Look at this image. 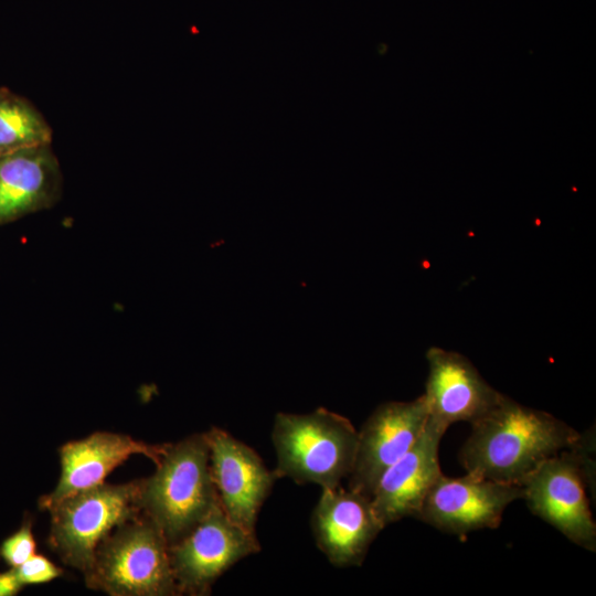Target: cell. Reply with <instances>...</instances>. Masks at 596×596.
<instances>
[{
	"label": "cell",
	"instance_id": "6da1fadb",
	"mask_svg": "<svg viewBox=\"0 0 596 596\" xmlns=\"http://www.w3.org/2000/svg\"><path fill=\"white\" fill-rule=\"evenodd\" d=\"M471 426V434L459 454L466 471L518 486L581 435L552 414L519 404L504 394Z\"/></svg>",
	"mask_w": 596,
	"mask_h": 596
},
{
	"label": "cell",
	"instance_id": "7a4b0ae2",
	"mask_svg": "<svg viewBox=\"0 0 596 596\" xmlns=\"http://www.w3.org/2000/svg\"><path fill=\"white\" fill-rule=\"evenodd\" d=\"M156 466L152 476L140 480L138 507L171 545L219 503L205 434L169 444Z\"/></svg>",
	"mask_w": 596,
	"mask_h": 596
},
{
	"label": "cell",
	"instance_id": "3957f363",
	"mask_svg": "<svg viewBox=\"0 0 596 596\" xmlns=\"http://www.w3.org/2000/svg\"><path fill=\"white\" fill-rule=\"evenodd\" d=\"M272 440L279 478L334 488L353 468L358 430L348 418L326 408L308 414L278 413Z\"/></svg>",
	"mask_w": 596,
	"mask_h": 596
},
{
	"label": "cell",
	"instance_id": "277c9868",
	"mask_svg": "<svg viewBox=\"0 0 596 596\" xmlns=\"http://www.w3.org/2000/svg\"><path fill=\"white\" fill-rule=\"evenodd\" d=\"M594 454L593 429L546 459L522 482L523 499L532 513L590 552L596 550V525L585 487L595 485Z\"/></svg>",
	"mask_w": 596,
	"mask_h": 596
},
{
	"label": "cell",
	"instance_id": "5b68a950",
	"mask_svg": "<svg viewBox=\"0 0 596 596\" xmlns=\"http://www.w3.org/2000/svg\"><path fill=\"white\" fill-rule=\"evenodd\" d=\"M86 585L113 596H170L179 589L169 544L141 512L117 525L96 547Z\"/></svg>",
	"mask_w": 596,
	"mask_h": 596
},
{
	"label": "cell",
	"instance_id": "8992f818",
	"mask_svg": "<svg viewBox=\"0 0 596 596\" xmlns=\"http://www.w3.org/2000/svg\"><path fill=\"white\" fill-rule=\"evenodd\" d=\"M140 480L100 483L66 496L46 510L51 514L49 543L60 558L86 572L96 547L117 525L140 513Z\"/></svg>",
	"mask_w": 596,
	"mask_h": 596
},
{
	"label": "cell",
	"instance_id": "52a82bcc",
	"mask_svg": "<svg viewBox=\"0 0 596 596\" xmlns=\"http://www.w3.org/2000/svg\"><path fill=\"white\" fill-rule=\"evenodd\" d=\"M259 551L256 533L232 522L216 503L182 539L169 545L179 594L207 595L226 570Z\"/></svg>",
	"mask_w": 596,
	"mask_h": 596
},
{
	"label": "cell",
	"instance_id": "ba28073f",
	"mask_svg": "<svg viewBox=\"0 0 596 596\" xmlns=\"http://www.w3.org/2000/svg\"><path fill=\"white\" fill-rule=\"evenodd\" d=\"M523 499V488L472 473L451 478L441 475L427 492L417 519L451 534L496 529L505 508Z\"/></svg>",
	"mask_w": 596,
	"mask_h": 596
},
{
	"label": "cell",
	"instance_id": "9c48e42d",
	"mask_svg": "<svg viewBox=\"0 0 596 596\" xmlns=\"http://www.w3.org/2000/svg\"><path fill=\"white\" fill-rule=\"evenodd\" d=\"M427 419L424 394L409 402L379 405L358 432L356 454L347 488L371 498L384 471L421 437Z\"/></svg>",
	"mask_w": 596,
	"mask_h": 596
},
{
	"label": "cell",
	"instance_id": "30bf717a",
	"mask_svg": "<svg viewBox=\"0 0 596 596\" xmlns=\"http://www.w3.org/2000/svg\"><path fill=\"white\" fill-rule=\"evenodd\" d=\"M210 449V471L219 503L227 518L255 533L259 510L279 478L258 454L228 432L212 427L204 433Z\"/></svg>",
	"mask_w": 596,
	"mask_h": 596
},
{
	"label": "cell",
	"instance_id": "8fae6325",
	"mask_svg": "<svg viewBox=\"0 0 596 596\" xmlns=\"http://www.w3.org/2000/svg\"><path fill=\"white\" fill-rule=\"evenodd\" d=\"M311 528L317 546L338 567L360 566L384 529L371 498L341 485L322 489Z\"/></svg>",
	"mask_w": 596,
	"mask_h": 596
},
{
	"label": "cell",
	"instance_id": "7c38bea8",
	"mask_svg": "<svg viewBox=\"0 0 596 596\" xmlns=\"http://www.w3.org/2000/svg\"><path fill=\"white\" fill-rule=\"evenodd\" d=\"M426 359L429 372L424 396L433 422L446 429L459 421L472 424L498 404L502 393L465 355L432 347Z\"/></svg>",
	"mask_w": 596,
	"mask_h": 596
},
{
	"label": "cell",
	"instance_id": "4fadbf2b",
	"mask_svg": "<svg viewBox=\"0 0 596 596\" xmlns=\"http://www.w3.org/2000/svg\"><path fill=\"white\" fill-rule=\"evenodd\" d=\"M446 430L428 418L417 441L381 476L371 503L384 528L418 514L427 492L443 475L438 449Z\"/></svg>",
	"mask_w": 596,
	"mask_h": 596
},
{
	"label": "cell",
	"instance_id": "5bb4252c",
	"mask_svg": "<svg viewBox=\"0 0 596 596\" xmlns=\"http://www.w3.org/2000/svg\"><path fill=\"white\" fill-rule=\"evenodd\" d=\"M168 446L149 445L107 432L66 443L60 448V480L50 494L40 499V507L47 509L68 494L103 483L106 476L131 455L147 456L157 465Z\"/></svg>",
	"mask_w": 596,
	"mask_h": 596
},
{
	"label": "cell",
	"instance_id": "9a60e30c",
	"mask_svg": "<svg viewBox=\"0 0 596 596\" xmlns=\"http://www.w3.org/2000/svg\"><path fill=\"white\" fill-rule=\"evenodd\" d=\"M62 187L61 167L51 145L0 156V225L52 207Z\"/></svg>",
	"mask_w": 596,
	"mask_h": 596
},
{
	"label": "cell",
	"instance_id": "2e32d148",
	"mask_svg": "<svg viewBox=\"0 0 596 596\" xmlns=\"http://www.w3.org/2000/svg\"><path fill=\"white\" fill-rule=\"evenodd\" d=\"M52 128L25 97L0 86V156L51 145Z\"/></svg>",
	"mask_w": 596,
	"mask_h": 596
},
{
	"label": "cell",
	"instance_id": "e0dca14e",
	"mask_svg": "<svg viewBox=\"0 0 596 596\" xmlns=\"http://www.w3.org/2000/svg\"><path fill=\"white\" fill-rule=\"evenodd\" d=\"M35 551L32 521L24 520L17 532L8 536L0 546V556L11 566L17 567L29 560Z\"/></svg>",
	"mask_w": 596,
	"mask_h": 596
},
{
	"label": "cell",
	"instance_id": "ac0fdd59",
	"mask_svg": "<svg viewBox=\"0 0 596 596\" xmlns=\"http://www.w3.org/2000/svg\"><path fill=\"white\" fill-rule=\"evenodd\" d=\"M19 582L24 585L44 584L62 575V570L41 554H33L13 567Z\"/></svg>",
	"mask_w": 596,
	"mask_h": 596
},
{
	"label": "cell",
	"instance_id": "d6986e66",
	"mask_svg": "<svg viewBox=\"0 0 596 596\" xmlns=\"http://www.w3.org/2000/svg\"><path fill=\"white\" fill-rule=\"evenodd\" d=\"M23 585L19 582L14 568L0 573V596L17 595Z\"/></svg>",
	"mask_w": 596,
	"mask_h": 596
}]
</instances>
